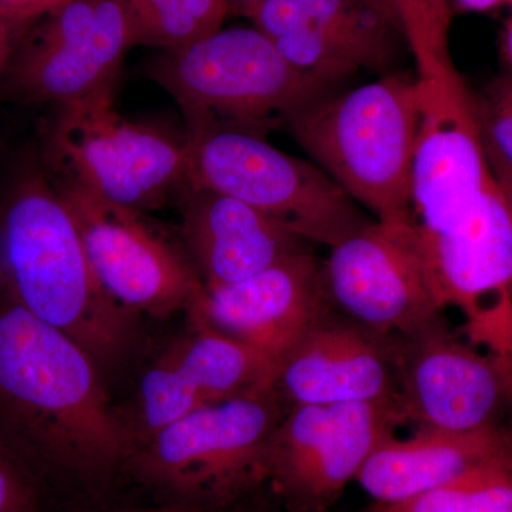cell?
<instances>
[{
	"instance_id": "cell-8",
	"label": "cell",
	"mask_w": 512,
	"mask_h": 512,
	"mask_svg": "<svg viewBox=\"0 0 512 512\" xmlns=\"http://www.w3.org/2000/svg\"><path fill=\"white\" fill-rule=\"evenodd\" d=\"M275 387L207 404L147 437L148 478L188 497H229L268 478L272 439L284 414Z\"/></svg>"
},
{
	"instance_id": "cell-27",
	"label": "cell",
	"mask_w": 512,
	"mask_h": 512,
	"mask_svg": "<svg viewBox=\"0 0 512 512\" xmlns=\"http://www.w3.org/2000/svg\"><path fill=\"white\" fill-rule=\"evenodd\" d=\"M485 154H487L491 171H493L494 177L497 178L498 184H500L512 212V168L510 165L505 164L504 161H501L500 158L495 157L494 154L487 153V151H485Z\"/></svg>"
},
{
	"instance_id": "cell-14",
	"label": "cell",
	"mask_w": 512,
	"mask_h": 512,
	"mask_svg": "<svg viewBox=\"0 0 512 512\" xmlns=\"http://www.w3.org/2000/svg\"><path fill=\"white\" fill-rule=\"evenodd\" d=\"M188 315L190 332L141 380V420L147 437L207 404L275 387L278 365L271 357L212 326L198 303Z\"/></svg>"
},
{
	"instance_id": "cell-9",
	"label": "cell",
	"mask_w": 512,
	"mask_h": 512,
	"mask_svg": "<svg viewBox=\"0 0 512 512\" xmlns=\"http://www.w3.org/2000/svg\"><path fill=\"white\" fill-rule=\"evenodd\" d=\"M330 305L377 336L413 338L441 322L413 218L369 222L322 262Z\"/></svg>"
},
{
	"instance_id": "cell-3",
	"label": "cell",
	"mask_w": 512,
	"mask_h": 512,
	"mask_svg": "<svg viewBox=\"0 0 512 512\" xmlns=\"http://www.w3.org/2000/svg\"><path fill=\"white\" fill-rule=\"evenodd\" d=\"M284 126L333 183L377 221L413 218L416 82L389 73L293 113Z\"/></svg>"
},
{
	"instance_id": "cell-21",
	"label": "cell",
	"mask_w": 512,
	"mask_h": 512,
	"mask_svg": "<svg viewBox=\"0 0 512 512\" xmlns=\"http://www.w3.org/2000/svg\"><path fill=\"white\" fill-rule=\"evenodd\" d=\"M136 45L175 52L222 29L229 0H123Z\"/></svg>"
},
{
	"instance_id": "cell-13",
	"label": "cell",
	"mask_w": 512,
	"mask_h": 512,
	"mask_svg": "<svg viewBox=\"0 0 512 512\" xmlns=\"http://www.w3.org/2000/svg\"><path fill=\"white\" fill-rule=\"evenodd\" d=\"M26 28L6 77L33 103L60 106L114 86L136 46L123 0H67Z\"/></svg>"
},
{
	"instance_id": "cell-10",
	"label": "cell",
	"mask_w": 512,
	"mask_h": 512,
	"mask_svg": "<svg viewBox=\"0 0 512 512\" xmlns=\"http://www.w3.org/2000/svg\"><path fill=\"white\" fill-rule=\"evenodd\" d=\"M393 346L397 402L404 421L419 429L512 433V367L441 322Z\"/></svg>"
},
{
	"instance_id": "cell-12",
	"label": "cell",
	"mask_w": 512,
	"mask_h": 512,
	"mask_svg": "<svg viewBox=\"0 0 512 512\" xmlns=\"http://www.w3.org/2000/svg\"><path fill=\"white\" fill-rule=\"evenodd\" d=\"M53 180L76 218L94 274L114 302L134 315L165 316L188 312L201 301L200 276L148 227L140 211Z\"/></svg>"
},
{
	"instance_id": "cell-17",
	"label": "cell",
	"mask_w": 512,
	"mask_h": 512,
	"mask_svg": "<svg viewBox=\"0 0 512 512\" xmlns=\"http://www.w3.org/2000/svg\"><path fill=\"white\" fill-rule=\"evenodd\" d=\"M187 190L183 235L207 291L238 284L308 249V242L244 201L205 188Z\"/></svg>"
},
{
	"instance_id": "cell-24",
	"label": "cell",
	"mask_w": 512,
	"mask_h": 512,
	"mask_svg": "<svg viewBox=\"0 0 512 512\" xmlns=\"http://www.w3.org/2000/svg\"><path fill=\"white\" fill-rule=\"evenodd\" d=\"M35 498L25 468L0 443V512H33Z\"/></svg>"
},
{
	"instance_id": "cell-28",
	"label": "cell",
	"mask_w": 512,
	"mask_h": 512,
	"mask_svg": "<svg viewBox=\"0 0 512 512\" xmlns=\"http://www.w3.org/2000/svg\"><path fill=\"white\" fill-rule=\"evenodd\" d=\"M453 3L460 12H488L498 6H510L512 10V0H453Z\"/></svg>"
},
{
	"instance_id": "cell-15",
	"label": "cell",
	"mask_w": 512,
	"mask_h": 512,
	"mask_svg": "<svg viewBox=\"0 0 512 512\" xmlns=\"http://www.w3.org/2000/svg\"><path fill=\"white\" fill-rule=\"evenodd\" d=\"M198 308L212 326L261 350L279 366L329 315L322 262L308 249L296 252L238 284L205 289Z\"/></svg>"
},
{
	"instance_id": "cell-2",
	"label": "cell",
	"mask_w": 512,
	"mask_h": 512,
	"mask_svg": "<svg viewBox=\"0 0 512 512\" xmlns=\"http://www.w3.org/2000/svg\"><path fill=\"white\" fill-rule=\"evenodd\" d=\"M0 285L26 311L76 340L97 365L130 345L136 315L101 288L72 210L49 171L35 165L0 202Z\"/></svg>"
},
{
	"instance_id": "cell-6",
	"label": "cell",
	"mask_w": 512,
	"mask_h": 512,
	"mask_svg": "<svg viewBox=\"0 0 512 512\" xmlns=\"http://www.w3.org/2000/svg\"><path fill=\"white\" fill-rule=\"evenodd\" d=\"M114 86L56 106L47 124V171L104 200L141 211L188 188L187 140L128 120Z\"/></svg>"
},
{
	"instance_id": "cell-20",
	"label": "cell",
	"mask_w": 512,
	"mask_h": 512,
	"mask_svg": "<svg viewBox=\"0 0 512 512\" xmlns=\"http://www.w3.org/2000/svg\"><path fill=\"white\" fill-rule=\"evenodd\" d=\"M303 12L348 47L363 70L384 72L393 62L400 23L379 0H296ZM403 35V33H402Z\"/></svg>"
},
{
	"instance_id": "cell-19",
	"label": "cell",
	"mask_w": 512,
	"mask_h": 512,
	"mask_svg": "<svg viewBox=\"0 0 512 512\" xmlns=\"http://www.w3.org/2000/svg\"><path fill=\"white\" fill-rule=\"evenodd\" d=\"M245 15L302 72L336 84L363 70L348 47L316 25L296 0H262Z\"/></svg>"
},
{
	"instance_id": "cell-30",
	"label": "cell",
	"mask_w": 512,
	"mask_h": 512,
	"mask_svg": "<svg viewBox=\"0 0 512 512\" xmlns=\"http://www.w3.org/2000/svg\"><path fill=\"white\" fill-rule=\"evenodd\" d=\"M259 2H262V0H229V6H231V9H237L245 15L249 9L254 8L256 3Z\"/></svg>"
},
{
	"instance_id": "cell-25",
	"label": "cell",
	"mask_w": 512,
	"mask_h": 512,
	"mask_svg": "<svg viewBox=\"0 0 512 512\" xmlns=\"http://www.w3.org/2000/svg\"><path fill=\"white\" fill-rule=\"evenodd\" d=\"M67 0H0V15L22 30L43 18Z\"/></svg>"
},
{
	"instance_id": "cell-26",
	"label": "cell",
	"mask_w": 512,
	"mask_h": 512,
	"mask_svg": "<svg viewBox=\"0 0 512 512\" xmlns=\"http://www.w3.org/2000/svg\"><path fill=\"white\" fill-rule=\"evenodd\" d=\"M20 30L10 25L8 20L0 15V80L8 73L10 59L15 49L16 37Z\"/></svg>"
},
{
	"instance_id": "cell-7",
	"label": "cell",
	"mask_w": 512,
	"mask_h": 512,
	"mask_svg": "<svg viewBox=\"0 0 512 512\" xmlns=\"http://www.w3.org/2000/svg\"><path fill=\"white\" fill-rule=\"evenodd\" d=\"M188 188L231 195L306 242L333 247L369 224L359 205L312 163L259 134L217 130L187 137Z\"/></svg>"
},
{
	"instance_id": "cell-29",
	"label": "cell",
	"mask_w": 512,
	"mask_h": 512,
	"mask_svg": "<svg viewBox=\"0 0 512 512\" xmlns=\"http://www.w3.org/2000/svg\"><path fill=\"white\" fill-rule=\"evenodd\" d=\"M501 50H503L505 63H507L512 76V16L504 25L503 37H501Z\"/></svg>"
},
{
	"instance_id": "cell-4",
	"label": "cell",
	"mask_w": 512,
	"mask_h": 512,
	"mask_svg": "<svg viewBox=\"0 0 512 512\" xmlns=\"http://www.w3.org/2000/svg\"><path fill=\"white\" fill-rule=\"evenodd\" d=\"M450 13L427 12L403 26L416 63L419 131L413 163V222L421 237L443 234L477 207L490 164L468 90L448 49Z\"/></svg>"
},
{
	"instance_id": "cell-18",
	"label": "cell",
	"mask_w": 512,
	"mask_h": 512,
	"mask_svg": "<svg viewBox=\"0 0 512 512\" xmlns=\"http://www.w3.org/2000/svg\"><path fill=\"white\" fill-rule=\"evenodd\" d=\"M512 453V433L500 430L453 433L419 429L407 439H384L356 480L375 504L412 500L456 480L491 458Z\"/></svg>"
},
{
	"instance_id": "cell-16",
	"label": "cell",
	"mask_w": 512,
	"mask_h": 512,
	"mask_svg": "<svg viewBox=\"0 0 512 512\" xmlns=\"http://www.w3.org/2000/svg\"><path fill=\"white\" fill-rule=\"evenodd\" d=\"M275 389L292 406L397 400L393 346L328 315L279 362Z\"/></svg>"
},
{
	"instance_id": "cell-22",
	"label": "cell",
	"mask_w": 512,
	"mask_h": 512,
	"mask_svg": "<svg viewBox=\"0 0 512 512\" xmlns=\"http://www.w3.org/2000/svg\"><path fill=\"white\" fill-rule=\"evenodd\" d=\"M370 512H512V453L412 500L375 504Z\"/></svg>"
},
{
	"instance_id": "cell-23",
	"label": "cell",
	"mask_w": 512,
	"mask_h": 512,
	"mask_svg": "<svg viewBox=\"0 0 512 512\" xmlns=\"http://www.w3.org/2000/svg\"><path fill=\"white\" fill-rule=\"evenodd\" d=\"M484 148L512 168V76H501L476 97Z\"/></svg>"
},
{
	"instance_id": "cell-11",
	"label": "cell",
	"mask_w": 512,
	"mask_h": 512,
	"mask_svg": "<svg viewBox=\"0 0 512 512\" xmlns=\"http://www.w3.org/2000/svg\"><path fill=\"white\" fill-rule=\"evenodd\" d=\"M402 421L397 400L292 406L276 427L268 478L293 512H325Z\"/></svg>"
},
{
	"instance_id": "cell-31",
	"label": "cell",
	"mask_w": 512,
	"mask_h": 512,
	"mask_svg": "<svg viewBox=\"0 0 512 512\" xmlns=\"http://www.w3.org/2000/svg\"><path fill=\"white\" fill-rule=\"evenodd\" d=\"M380 3L389 10L390 13L397 19L399 22V18H397V5H399L400 0H379Z\"/></svg>"
},
{
	"instance_id": "cell-1",
	"label": "cell",
	"mask_w": 512,
	"mask_h": 512,
	"mask_svg": "<svg viewBox=\"0 0 512 512\" xmlns=\"http://www.w3.org/2000/svg\"><path fill=\"white\" fill-rule=\"evenodd\" d=\"M97 366L0 285V443L13 456L87 471L126 456L128 436Z\"/></svg>"
},
{
	"instance_id": "cell-5",
	"label": "cell",
	"mask_w": 512,
	"mask_h": 512,
	"mask_svg": "<svg viewBox=\"0 0 512 512\" xmlns=\"http://www.w3.org/2000/svg\"><path fill=\"white\" fill-rule=\"evenodd\" d=\"M153 77L183 111L188 137L217 130L266 137L335 86L293 67L256 28L220 29L165 53Z\"/></svg>"
}]
</instances>
